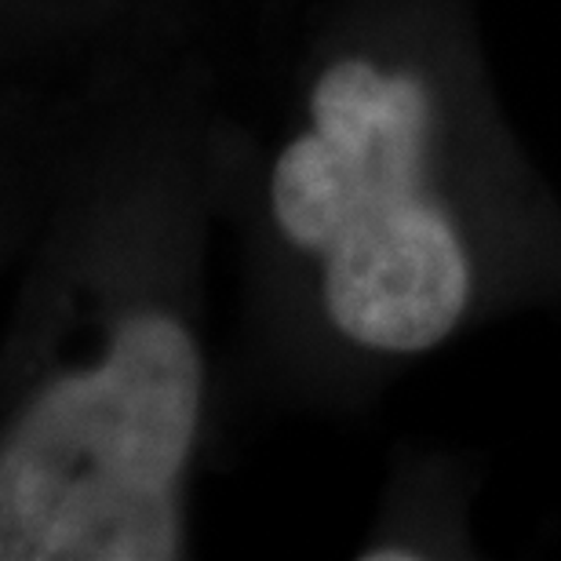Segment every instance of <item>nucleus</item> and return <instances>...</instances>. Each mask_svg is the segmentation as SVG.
<instances>
[{"label":"nucleus","mask_w":561,"mask_h":561,"mask_svg":"<svg viewBox=\"0 0 561 561\" xmlns=\"http://www.w3.org/2000/svg\"><path fill=\"white\" fill-rule=\"evenodd\" d=\"M0 354V561H172L205 420L197 332L150 299L95 302L59 252Z\"/></svg>","instance_id":"obj_1"},{"label":"nucleus","mask_w":561,"mask_h":561,"mask_svg":"<svg viewBox=\"0 0 561 561\" xmlns=\"http://www.w3.org/2000/svg\"><path fill=\"white\" fill-rule=\"evenodd\" d=\"M307 117L274 157L266 201L280 238L318 263L324 318L376 354L445 343L467 313L470 263L453 216L426 194V84L335 59Z\"/></svg>","instance_id":"obj_2"}]
</instances>
